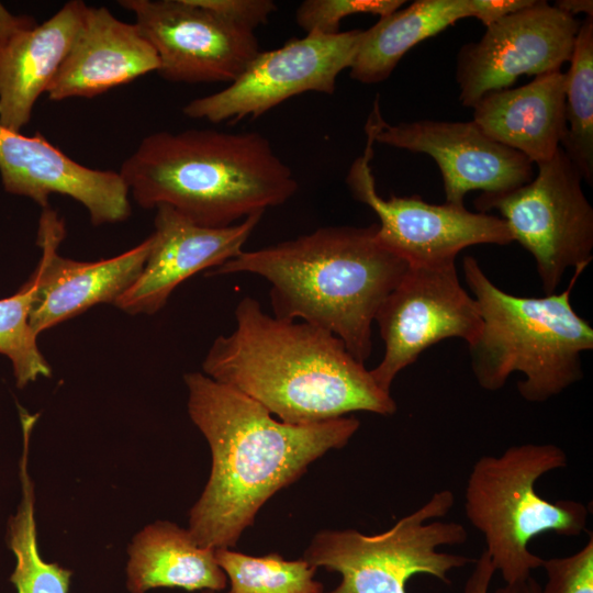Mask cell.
<instances>
[{"label":"cell","mask_w":593,"mask_h":593,"mask_svg":"<svg viewBox=\"0 0 593 593\" xmlns=\"http://www.w3.org/2000/svg\"><path fill=\"white\" fill-rule=\"evenodd\" d=\"M372 110L376 143L434 158L443 176L445 203L465 206L470 191L503 193L534 178L527 157L490 138L473 121L419 120L391 125L381 115L378 98Z\"/></svg>","instance_id":"cell-14"},{"label":"cell","mask_w":593,"mask_h":593,"mask_svg":"<svg viewBox=\"0 0 593 593\" xmlns=\"http://www.w3.org/2000/svg\"><path fill=\"white\" fill-rule=\"evenodd\" d=\"M547 581L540 593H593V536L571 556L544 559Z\"/></svg>","instance_id":"cell-28"},{"label":"cell","mask_w":593,"mask_h":593,"mask_svg":"<svg viewBox=\"0 0 593 593\" xmlns=\"http://www.w3.org/2000/svg\"><path fill=\"white\" fill-rule=\"evenodd\" d=\"M262 214L226 227H204L168 205L157 206L144 268L114 305L127 314H155L181 282L238 256Z\"/></svg>","instance_id":"cell-17"},{"label":"cell","mask_w":593,"mask_h":593,"mask_svg":"<svg viewBox=\"0 0 593 593\" xmlns=\"http://www.w3.org/2000/svg\"><path fill=\"white\" fill-rule=\"evenodd\" d=\"M0 176L7 192L43 209L54 193L70 197L87 209L94 226L131 215L130 192L119 171L86 167L41 133L26 136L0 124Z\"/></svg>","instance_id":"cell-16"},{"label":"cell","mask_w":593,"mask_h":593,"mask_svg":"<svg viewBox=\"0 0 593 593\" xmlns=\"http://www.w3.org/2000/svg\"><path fill=\"white\" fill-rule=\"evenodd\" d=\"M64 222L52 209H43L37 232L42 257L31 278L36 295L30 324L38 336L100 303H112L136 281L147 259L152 240L109 259L78 261L61 257Z\"/></svg>","instance_id":"cell-15"},{"label":"cell","mask_w":593,"mask_h":593,"mask_svg":"<svg viewBox=\"0 0 593 593\" xmlns=\"http://www.w3.org/2000/svg\"><path fill=\"white\" fill-rule=\"evenodd\" d=\"M201 593H216V592L211 591V590H203Z\"/></svg>","instance_id":"cell-33"},{"label":"cell","mask_w":593,"mask_h":593,"mask_svg":"<svg viewBox=\"0 0 593 593\" xmlns=\"http://www.w3.org/2000/svg\"><path fill=\"white\" fill-rule=\"evenodd\" d=\"M537 167L529 182L482 193L473 203L480 212L495 209L502 214L513 240L533 255L547 295L555 293L568 268L592 261L593 209L579 169L561 147Z\"/></svg>","instance_id":"cell-8"},{"label":"cell","mask_w":593,"mask_h":593,"mask_svg":"<svg viewBox=\"0 0 593 593\" xmlns=\"http://www.w3.org/2000/svg\"><path fill=\"white\" fill-rule=\"evenodd\" d=\"M566 72L567 133L560 147L579 169L583 180L593 183V16L580 23Z\"/></svg>","instance_id":"cell-24"},{"label":"cell","mask_w":593,"mask_h":593,"mask_svg":"<svg viewBox=\"0 0 593 593\" xmlns=\"http://www.w3.org/2000/svg\"><path fill=\"white\" fill-rule=\"evenodd\" d=\"M568 463L555 444H522L499 456L485 455L472 466L465 488L467 519L484 538L485 551L505 584L525 581L544 559L528 549L547 532L578 537L590 511L574 500L550 502L536 491L537 481Z\"/></svg>","instance_id":"cell-6"},{"label":"cell","mask_w":593,"mask_h":593,"mask_svg":"<svg viewBox=\"0 0 593 593\" xmlns=\"http://www.w3.org/2000/svg\"><path fill=\"white\" fill-rule=\"evenodd\" d=\"M215 559L231 588L228 593H323L314 579L316 568L305 560H286L279 553L253 557L230 548L215 549Z\"/></svg>","instance_id":"cell-25"},{"label":"cell","mask_w":593,"mask_h":593,"mask_svg":"<svg viewBox=\"0 0 593 593\" xmlns=\"http://www.w3.org/2000/svg\"><path fill=\"white\" fill-rule=\"evenodd\" d=\"M377 224L326 226L294 239L242 251L208 276L249 272L270 284L273 316L309 323L338 337L365 363L371 325L409 265L377 239Z\"/></svg>","instance_id":"cell-3"},{"label":"cell","mask_w":593,"mask_h":593,"mask_svg":"<svg viewBox=\"0 0 593 593\" xmlns=\"http://www.w3.org/2000/svg\"><path fill=\"white\" fill-rule=\"evenodd\" d=\"M126 588L146 593L156 588L186 591L225 589L227 577L215 549L199 546L188 529L167 521L145 526L127 548Z\"/></svg>","instance_id":"cell-21"},{"label":"cell","mask_w":593,"mask_h":593,"mask_svg":"<svg viewBox=\"0 0 593 593\" xmlns=\"http://www.w3.org/2000/svg\"><path fill=\"white\" fill-rule=\"evenodd\" d=\"M236 326L217 336L203 373L255 400L281 422L306 425L363 411L392 415L396 403L334 334L267 314L243 298Z\"/></svg>","instance_id":"cell-2"},{"label":"cell","mask_w":593,"mask_h":593,"mask_svg":"<svg viewBox=\"0 0 593 593\" xmlns=\"http://www.w3.org/2000/svg\"><path fill=\"white\" fill-rule=\"evenodd\" d=\"M35 295L36 284L30 277L16 293L0 299V354L10 359L18 388L52 374L30 324Z\"/></svg>","instance_id":"cell-26"},{"label":"cell","mask_w":593,"mask_h":593,"mask_svg":"<svg viewBox=\"0 0 593 593\" xmlns=\"http://www.w3.org/2000/svg\"><path fill=\"white\" fill-rule=\"evenodd\" d=\"M403 3V0H305L296 9L295 21L306 34H336L340 32V21L348 15L370 13L382 18Z\"/></svg>","instance_id":"cell-27"},{"label":"cell","mask_w":593,"mask_h":593,"mask_svg":"<svg viewBox=\"0 0 593 593\" xmlns=\"http://www.w3.org/2000/svg\"><path fill=\"white\" fill-rule=\"evenodd\" d=\"M555 5L573 18L579 13H584L585 16H593L592 0H558L555 2Z\"/></svg>","instance_id":"cell-32"},{"label":"cell","mask_w":593,"mask_h":593,"mask_svg":"<svg viewBox=\"0 0 593 593\" xmlns=\"http://www.w3.org/2000/svg\"><path fill=\"white\" fill-rule=\"evenodd\" d=\"M157 53V72L183 83L236 80L260 52L254 31L195 0H121Z\"/></svg>","instance_id":"cell-12"},{"label":"cell","mask_w":593,"mask_h":593,"mask_svg":"<svg viewBox=\"0 0 593 593\" xmlns=\"http://www.w3.org/2000/svg\"><path fill=\"white\" fill-rule=\"evenodd\" d=\"M471 16L486 27L503 16L530 5L534 0H468Z\"/></svg>","instance_id":"cell-31"},{"label":"cell","mask_w":593,"mask_h":593,"mask_svg":"<svg viewBox=\"0 0 593 593\" xmlns=\"http://www.w3.org/2000/svg\"><path fill=\"white\" fill-rule=\"evenodd\" d=\"M365 131V149L351 164L346 183L354 199L379 217L376 236L385 249L410 267H435L455 264L457 255L472 245L514 242L502 217L448 203H427L416 195L381 197L370 165L376 143L373 111Z\"/></svg>","instance_id":"cell-9"},{"label":"cell","mask_w":593,"mask_h":593,"mask_svg":"<svg viewBox=\"0 0 593 593\" xmlns=\"http://www.w3.org/2000/svg\"><path fill=\"white\" fill-rule=\"evenodd\" d=\"M454 503L450 490L437 491L390 529L376 535L356 529L321 530L302 559L342 575L339 585L327 593H406V582L415 574L450 584L454 569L475 560L438 550L468 539L461 523L437 519L446 516Z\"/></svg>","instance_id":"cell-7"},{"label":"cell","mask_w":593,"mask_h":593,"mask_svg":"<svg viewBox=\"0 0 593 593\" xmlns=\"http://www.w3.org/2000/svg\"><path fill=\"white\" fill-rule=\"evenodd\" d=\"M183 380L189 416L212 454L209 480L189 512L188 530L202 547H234L276 492L327 451L345 447L360 426L354 416L288 424L202 372Z\"/></svg>","instance_id":"cell-1"},{"label":"cell","mask_w":593,"mask_h":593,"mask_svg":"<svg viewBox=\"0 0 593 593\" xmlns=\"http://www.w3.org/2000/svg\"><path fill=\"white\" fill-rule=\"evenodd\" d=\"M474 567L468 577L462 593H488L495 568L485 550L474 560ZM541 585L530 575L522 582L505 584L495 593H540Z\"/></svg>","instance_id":"cell-30"},{"label":"cell","mask_w":593,"mask_h":593,"mask_svg":"<svg viewBox=\"0 0 593 593\" xmlns=\"http://www.w3.org/2000/svg\"><path fill=\"white\" fill-rule=\"evenodd\" d=\"M36 419L21 418L23 448L19 462L21 500L16 513L8 521L7 545L15 557L10 581L18 593H68L71 571L56 562L43 560L37 544L35 490L29 458L31 435Z\"/></svg>","instance_id":"cell-23"},{"label":"cell","mask_w":593,"mask_h":593,"mask_svg":"<svg viewBox=\"0 0 593 593\" xmlns=\"http://www.w3.org/2000/svg\"><path fill=\"white\" fill-rule=\"evenodd\" d=\"M374 321L384 354L370 373L387 393L399 372L428 347L451 337L470 345L482 327L477 302L461 286L455 264L409 267L379 307Z\"/></svg>","instance_id":"cell-11"},{"label":"cell","mask_w":593,"mask_h":593,"mask_svg":"<svg viewBox=\"0 0 593 593\" xmlns=\"http://www.w3.org/2000/svg\"><path fill=\"white\" fill-rule=\"evenodd\" d=\"M469 16L468 0H417L382 16L363 30L349 75L361 83L382 82L413 46Z\"/></svg>","instance_id":"cell-22"},{"label":"cell","mask_w":593,"mask_h":593,"mask_svg":"<svg viewBox=\"0 0 593 593\" xmlns=\"http://www.w3.org/2000/svg\"><path fill=\"white\" fill-rule=\"evenodd\" d=\"M363 30L310 33L259 52L242 75L215 93L194 99L182 112L211 123L256 119L283 101L305 93L333 94L338 75L353 64Z\"/></svg>","instance_id":"cell-10"},{"label":"cell","mask_w":593,"mask_h":593,"mask_svg":"<svg viewBox=\"0 0 593 593\" xmlns=\"http://www.w3.org/2000/svg\"><path fill=\"white\" fill-rule=\"evenodd\" d=\"M159 68L135 23L105 7H87L82 24L46 93L51 101L93 98Z\"/></svg>","instance_id":"cell-19"},{"label":"cell","mask_w":593,"mask_h":593,"mask_svg":"<svg viewBox=\"0 0 593 593\" xmlns=\"http://www.w3.org/2000/svg\"><path fill=\"white\" fill-rule=\"evenodd\" d=\"M119 172L139 206L168 205L204 227L231 226L298 191L291 168L257 132L153 133Z\"/></svg>","instance_id":"cell-4"},{"label":"cell","mask_w":593,"mask_h":593,"mask_svg":"<svg viewBox=\"0 0 593 593\" xmlns=\"http://www.w3.org/2000/svg\"><path fill=\"white\" fill-rule=\"evenodd\" d=\"M195 2L228 21L254 31L268 22L277 10L271 0H195Z\"/></svg>","instance_id":"cell-29"},{"label":"cell","mask_w":593,"mask_h":593,"mask_svg":"<svg viewBox=\"0 0 593 593\" xmlns=\"http://www.w3.org/2000/svg\"><path fill=\"white\" fill-rule=\"evenodd\" d=\"M585 268H574L563 292L526 298L496 287L474 257L463 258L465 279L482 320L479 336L468 345L481 388L496 391L517 371L525 377L517 382L521 396L541 403L582 379L581 355L593 349V328L570 296Z\"/></svg>","instance_id":"cell-5"},{"label":"cell","mask_w":593,"mask_h":593,"mask_svg":"<svg viewBox=\"0 0 593 593\" xmlns=\"http://www.w3.org/2000/svg\"><path fill=\"white\" fill-rule=\"evenodd\" d=\"M580 21L547 1L534 2L490 24L457 56L459 100L473 107L484 94L507 89L523 75L561 70L572 55Z\"/></svg>","instance_id":"cell-13"},{"label":"cell","mask_w":593,"mask_h":593,"mask_svg":"<svg viewBox=\"0 0 593 593\" xmlns=\"http://www.w3.org/2000/svg\"><path fill=\"white\" fill-rule=\"evenodd\" d=\"M65 3L41 24L0 3V124L15 132L30 122L34 105L61 66L87 10Z\"/></svg>","instance_id":"cell-18"},{"label":"cell","mask_w":593,"mask_h":593,"mask_svg":"<svg viewBox=\"0 0 593 593\" xmlns=\"http://www.w3.org/2000/svg\"><path fill=\"white\" fill-rule=\"evenodd\" d=\"M564 103L566 72L558 70L484 94L472 107V121L490 138L537 165L555 155L567 133Z\"/></svg>","instance_id":"cell-20"}]
</instances>
